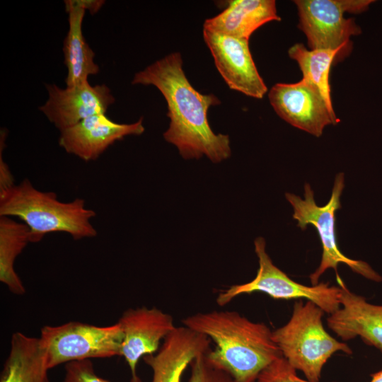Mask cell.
<instances>
[{"mask_svg":"<svg viewBox=\"0 0 382 382\" xmlns=\"http://www.w3.org/2000/svg\"><path fill=\"white\" fill-rule=\"evenodd\" d=\"M0 216L16 217L26 224L30 243L54 232L68 233L74 240L97 235L91 221L96 212L86 207L84 199L59 201L54 192L36 189L28 178L0 191Z\"/></svg>","mask_w":382,"mask_h":382,"instance_id":"3957f363","label":"cell"},{"mask_svg":"<svg viewBox=\"0 0 382 382\" xmlns=\"http://www.w3.org/2000/svg\"><path fill=\"white\" fill-rule=\"evenodd\" d=\"M75 1L79 6L86 11L88 10L91 15L98 12L105 4L103 0H75Z\"/></svg>","mask_w":382,"mask_h":382,"instance_id":"d4e9b609","label":"cell"},{"mask_svg":"<svg viewBox=\"0 0 382 382\" xmlns=\"http://www.w3.org/2000/svg\"><path fill=\"white\" fill-rule=\"evenodd\" d=\"M215 65L231 89L261 99L267 91L252 57L247 39L203 29Z\"/></svg>","mask_w":382,"mask_h":382,"instance_id":"30bf717a","label":"cell"},{"mask_svg":"<svg viewBox=\"0 0 382 382\" xmlns=\"http://www.w3.org/2000/svg\"><path fill=\"white\" fill-rule=\"evenodd\" d=\"M123 332L121 356L132 375L130 382H141L137 374L141 358L158 352L161 340L175 328L172 316L153 307L129 308L117 321Z\"/></svg>","mask_w":382,"mask_h":382,"instance_id":"8fae6325","label":"cell"},{"mask_svg":"<svg viewBox=\"0 0 382 382\" xmlns=\"http://www.w3.org/2000/svg\"><path fill=\"white\" fill-rule=\"evenodd\" d=\"M345 187V175L337 173L328 202L322 207L317 205L314 193L308 183L304 185V199L294 194L286 192V199L291 204L294 213L293 218L298 222L301 230H306L308 225L313 226L319 235L322 244V257L318 267L310 274L312 285L318 284L320 276L328 269L336 272L337 281L341 278L337 273L340 263L347 265L351 270L365 278L380 282L381 276L368 263L362 260L349 258L339 249L335 233V212L340 209V197Z\"/></svg>","mask_w":382,"mask_h":382,"instance_id":"5b68a950","label":"cell"},{"mask_svg":"<svg viewBox=\"0 0 382 382\" xmlns=\"http://www.w3.org/2000/svg\"><path fill=\"white\" fill-rule=\"evenodd\" d=\"M324 313L312 301H297L289 321L272 331V339L282 357L294 369L301 371L308 382H319L324 365L335 352L352 354L345 342L325 330Z\"/></svg>","mask_w":382,"mask_h":382,"instance_id":"277c9868","label":"cell"},{"mask_svg":"<svg viewBox=\"0 0 382 382\" xmlns=\"http://www.w3.org/2000/svg\"><path fill=\"white\" fill-rule=\"evenodd\" d=\"M0 191L9 188L15 185L13 175L8 165L5 163L2 157L3 144L0 143Z\"/></svg>","mask_w":382,"mask_h":382,"instance_id":"cb8c5ba5","label":"cell"},{"mask_svg":"<svg viewBox=\"0 0 382 382\" xmlns=\"http://www.w3.org/2000/svg\"><path fill=\"white\" fill-rule=\"evenodd\" d=\"M373 0H295L299 28L306 35L311 50L345 48L352 35L361 29L345 12L359 14L368 10Z\"/></svg>","mask_w":382,"mask_h":382,"instance_id":"ba28073f","label":"cell"},{"mask_svg":"<svg viewBox=\"0 0 382 382\" xmlns=\"http://www.w3.org/2000/svg\"><path fill=\"white\" fill-rule=\"evenodd\" d=\"M344 50H308L302 43H296L288 50L290 58L297 62L303 78L312 82L320 91L328 105L333 108L330 96L329 76L337 56Z\"/></svg>","mask_w":382,"mask_h":382,"instance_id":"ffe728a7","label":"cell"},{"mask_svg":"<svg viewBox=\"0 0 382 382\" xmlns=\"http://www.w3.org/2000/svg\"><path fill=\"white\" fill-rule=\"evenodd\" d=\"M255 382H308L300 378L288 361L281 357L266 367Z\"/></svg>","mask_w":382,"mask_h":382,"instance_id":"7402d4cb","label":"cell"},{"mask_svg":"<svg viewBox=\"0 0 382 382\" xmlns=\"http://www.w3.org/2000/svg\"><path fill=\"white\" fill-rule=\"evenodd\" d=\"M40 339L49 369L62 364L121 356L123 332L118 322L97 326L79 321L41 328Z\"/></svg>","mask_w":382,"mask_h":382,"instance_id":"52a82bcc","label":"cell"},{"mask_svg":"<svg viewBox=\"0 0 382 382\" xmlns=\"http://www.w3.org/2000/svg\"><path fill=\"white\" fill-rule=\"evenodd\" d=\"M62 382H110L98 376L91 359L76 360L65 364Z\"/></svg>","mask_w":382,"mask_h":382,"instance_id":"603a6c76","label":"cell"},{"mask_svg":"<svg viewBox=\"0 0 382 382\" xmlns=\"http://www.w3.org/2000/svg\"><path fill=\"white\" fill-rule=\"evenodd\" d=\"M190 366L191 374L188 382H234L228 374L209 361L207 353L196 357Z\"/></svg>","mask_w":382,"mask_h":382,"instance_id":"44dd1931","label":"cell"},{"mask_svg":"<svg viewBox=\"0 0 382 382\" xmlns=\"http://www.w3.org/2000/svg\"><path fill=\"white\" fill-rule=\"evenodd\" d=\"M182 323L215 343V348L209 349L207 357L234 382H255L266 367L282 357L270 328L237 311L197 313L186 317Z\"/></svg>","mask_w":382,"mask_h":382,"instance_id":"7a4b0ae2","label":"cell"},{"mask_svg":"<svg viewBox=\"0 0 382 382\" xmlns=\"http://www.w3.org/2000/svg\"><path fill=\"white\" fill-rule=\"evenodd\" d=\"M268 97L282 119L316 137L321 136L326 126L340 122L319 89L306 79L293 83H276Z\"/></svg>","mask_w":382,"mask_h":382,"instance_id":"9c48e42d","label":"cell"},{"mask_svg":"<svg viewBox=\"0 0 382 382\" xmlns=\"http://www.w3.org/2000/svg\"><path fill=\"white\" fill-rule=\"evenodd\" d=\"M29 243L26 224L10 216H0V281L16 295H23L25 289L15 271V261Z\"/></svg>","mask_w":382,"mask_h":382,"instance_id":"d6986e66","label":"cell"},{"mask_svg":"<svg viewBox=\"0 0 382 382\" xmlns=\"http://www.w3.org/2000/svg\"><path fill=\"white\" fill-rule=\"evenodd\" d=\"M340 308L327 318L329 328L342 340L356 337L382 352V305L369 303L350 291L342 279Z\"/></svg>","mask_w":382,"mask_h":382,"instance_id":"5bb4252c","label":"cell"},{"mask_svg":"<svg viewBox=\"0 0 382 382\" xmlns=\"http://www.w3.org/2000/svg\"><path fill=\"white\" fill-rule=\"evenodd\" d=\"M371 377L369 382H382V370L371 374Z\"/></svg>","mask_w":382,"mask_h":382,"instance_id":"484cf974","label":"cell"},{"mask_svg":"<svg viewBox=\"0 0 382 382\" xmlns=\"http://www.w3.org/2000/svg\"><path fill=\"white\" fill-rule=\"evenodd\" d=\"M272 21H281L275 1L232 0L221 13L205 21L204 29L249 40L257 28Z\"/></svg>","mask_w":382,"mask_h":382,"instance_id":"2e32d148","label":"cell"},{"mask_svg":"<svg viewBox=\"0 0 382 382\" xmlns=\"http://www.w3.org/2000/svg\"><path fill=\"white\" fill-rule=\"evenodd\" d=\"M132 83L153 85L163 96L170 118L163 137L184 158L204 155L219 163L231 156L228 136L215 134L207 118L209 108L220 101L214 95L202 94L192 87L183 69L180 53H171L136 73Z\"/></svg>","mask_w":382,"mask_h":382,"instance_id":"6da1fadb","label":"cell"},{"mask_svg":"<svg viewBox=\"0 0 382 382\" xmlns=\"http://www.w3.org/2000/svg\"><path fill=\"white\" fill-rule=\"evenodd\" d=\"M144 129L142 117L134 123L121 124L105 114H98L60 132L59 145L85 161H94L117 141L140 135Z\"/></svg>","mask_w":382,"mask_h":382,"instance_id":"4fadbf2b","label":"cell"},{"mask_svg":"<svg viewBox=\"0 0 382 382\" xmlns=\"http://www.w3.org/2000/svg\"><path fill=\"white\" fill-rule=\"evenodd\" d=\"M47 90L48 98L39 109L60 132L91 116L105 114L115 102L110 89L105 84L86 83L65 88L49 84Z\"/></svg>","mask_w":382,"mask_h":382,"instance_id":"7c38bea8","label":"cell"},{"mask_svg":"<svg viewBox=\"0 0 382 382\" xmlns=\"http://www.w3.org/2000/svg\"><path fill=\"white\" fill-rule=\"evenodd\" d=\"M254 245L259 263L255 278L244 284L231 286L220 292L216 299L219 306H226L240 295L261 291L274 299H307L329 315L340 308V286H330L329 282L312 286L298 283L274 265L267 253L266 243L262 237H257Z\"/></svg>","mask_w":382,"mask_h":382,"instance_id":"8992f818","label":"cell"},{"mask_svg":"<svg viewBox=\"0 0 382 382\" xmlns=\"http://www.w3.org/2000/svg\"><path fill=\"white\" fill-rule=\"evenodd\" d=\"M0 382H50L45 348L40 337L13 333Z\"/></svg>","mask_w":382,"mask_h":382,"instance_id":"ac0fdd59","label":"cell"},{"mask_svg":"<svg viewBox=\"0 0 382 382\" xmlns=\"http://www.w3.org/2000/svg\"><path fill=\"white\" fill-rule=\"evenodd\" d=\"M68 13L69 30L64 40V64L67 69L65 79L68 87L88 83L91 75L97 74L100 68L95 62V53L85 40L82 24L86 10L75 0L64 1Z\"/></svg>","mask_w":382,"mask_h":382,"instance_id":"e0dca14e","label":"cell"},{"mask_svg":"<svg viewBox=\"0 0 382 382\" xmlns=\"http://www.w3.org/2000/svg\"><path fill=\"white\" fill-rule=\"evenodd\" d=\"M211 339L186 326L175 327L156 353L143 357L153 372L151 382H181L192 361L210 349Z\"/></svg>","mask_w":382,"mask_h":382,"instance_id":"9a60e30c","label":"cell"}]
</instances>
